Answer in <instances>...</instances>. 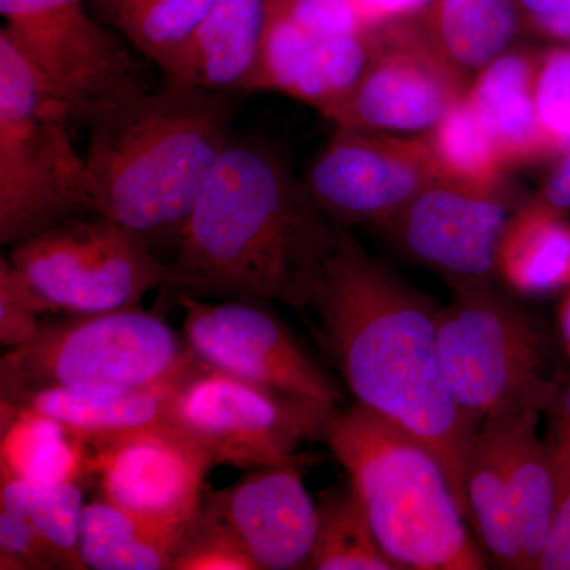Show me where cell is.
Here are the masks:
<instances>
[{
	"mask_svg": "<svg viewBox=\"0 0 570 570\" xmlns=\"http://www.w3.org/2000/svg\"><path fill=\"white\" fill-rule=\"evenodd\" d=\"M266 9L294 22L317 39L354 36L370 31L363 24L355 0H265Z\"/></svg>",
	"mask_w": 570,
	"mask_h": 570,
	"instance_id": "836d02e7",
	"label": "cell"
},
{
	"mask_svg": "<svg viewBox=\"0 0 570 570\" xmlns=\"http://www.w3.org/2000/svg\"><path fill=\"white\" fill-rule=\"evenodd\" d=\"M92 450L58 420L18 404L2 423V478L56 485L81 482L91 474Z\"/></svg>",
	"mask_w": 570,
	"mask_h": 570,
	"instance_id": "d4e9b609",
	"label": "cell"
},
{
	"mask_svg": "<svg viewBox=\"0 0 570 570\" xmlns=\"http://www.w3.org/2000/svg\"><path fill=\"white\" fill-rule=\"evenodd\" d=\"M426 138L441 181L478 193L502 194L508 165L464 97Z\"/></svg>",
	"mask_w": 570,
	"mask_h": 570,
	"instance_id": "f1b7e54d",
	"label": "cell"
},
{
	"mask_svg": "<svg viewBox=\"0 0 570 570\" xmlns=\"http://www.w3.org/2000/svg\"><path fill=\"white\" fill-rule=\"evenodd\" d=\"M265 0H219L165 61V82L246 92L261 52Z\"/></svg>",
	"mask_w": 570,
	"mask_h": 570,
	"instance_id": "e0dca14e",
	"label": "cell"
},
{
	"mask_svg": "<svg viewBox=\"0 0 570 570\" xmlns=\"http://www.w3.org/2000/svg\"><path fill=\"white\" fill-rule=\"evenodd\" d=\"M326 441L365 505L379 543L401 569H489L445 469L422 439L355 403L337 415Z\"/></svg>",
	"mask_w": 570,
	"mask_h": 570,
	"instance_id": "277c9868",
	"label": "cell"
},
{
	"mask_svg": "<svg viewBox=\"0 0 570 570\" xmlns=\"http://www.w3.org/2000/svg\"><path fill=\"white\" fill-rule=\"evenodd\" d=\"M336 404L262 387L205 365L168 396V422L208 453L214 466L309 463L296 453L328 436Z\"/></svg>",
	"mask_w": 570,
	"mask_h": 570,
	"instance_id": "ba28073f",
	"label": "cell"
},
{
	"mask_svg": "<svg viewBox=\"0 0 570 570\" xmlns=\"http://www.w3.org/2000/svg\"><path fill=\"white\" fill-rule=\"evenodd\" d=\"M498 275L512 291L546 296L570 285V220L532 198L510 216L498 253Z\"/></svg>",
	"mask_w": 570,
	"mask_h": 570,
	"instance_id": "7402d4cb",
	"label": "cell"
},
{
	"mask_svg": "<svg viewBox=\"0 0 570 570\" xmlns=\"http://www.w3.org/2000/svg\"><path fill=\"white\" fill-rule=\"evenodd\" d=\"M153 390L51 387L26 390L18 404L58 420L75 438L96 450L168 423V396Z\"/></svg>",
	"mask_w": 570,
	"mask_h": 570,
	"instance_id": "d6986e66",
	"label": "cell"
},
{
	"mask_svg": "<svg viewBox=\"0 0 570 570\" xmlns=\"http://www.w3.org/2000/svg\"><path fill=\"white\" fill-rule=\"evenodd\" d=\"M7 258L51 313L141 307L142 296L168 281V264L148 243L99 214L51 225L10 247Z\"/></svg>",
	"mask_w": 570,
	"mask_h": 570,
	"instance_id": "9c48e42d",
	"label": "cell"
},
{
	"mask_svg": "<svg viewBox=\"0 0 570 570\" xmlns=\"http://www.w3.org/2000/svg\"><path fill=\"white\" fill-rule=\"evenodd\" d=\"M539 202L550 206L554 212H570V149L558 157L553 170L547 176L546 183L540 187Z\"/></svg>",
	"mask_w": 570,
	"mask_h": 570,
	"instance_id": "ab89813d",
	"label": "cell"
},
{
	"mask_svg": "<svg viewBox=\"0 0 570 570\" xmlns=\"http://www.w3.org/2000/svg\"><path fill=\"white\" fill-rule=\"evenodd\" d=\"M171 570H258L208 490L183 532Z\"/></svg>",
	"mask_w": 570,
	"mask_h": 570,
	"instance_id": "4dcf8cb0",
	"label": "cell"
},
{
	"mask_svg": "<svg viewBox=\"0 0 570 570\" xmlns=\"http://www.w3.org/2000/svg\"><path fill=\"white\" fill-rule=\"evenodd\" d=\"M343 232L281 149L234 135L190 213L164 288L283 303L307 322Z\"/></svg>",
	"mask_w": 570,
	"mask_h": 570,
	"instance_id": "7a4b0ae2",
	"label": "cell"
},
{
	"mask_svg": "<svg viewBox=\"0 0 570 570\" xmlns=\"http://www.w3.org/2000/svg\"><path fill=\"white\" fill-rule=\"evenodd\" d=\"M303 179L340 227L381 228L439 176L426 135L401 138L336 127Z\"/></svg>",
	"mask_w": 570,
	"mask_h": 570,
	"instance_id": "4fadbf2b",
	"label": "cell"
},
{
	"mask_svg": "<svg viewBox=\"0 0 570 570\" xmlns=\"http://www.w3.org/2000/svg\"><path fill=\"white\" fill-rule=\"evenodd\" d=\"M302 464L257 468L234 485L209 491L258 570L307 569L317 532V504Z\"/></svg>",
	"mask_w": 570,
	"mask_h": 570,
	"instance_id": "2e32d148",
	"label": "cell"
},
{
	"mask_svg": "<svg viewBox=\"0 0 570 570\" xmlns=\"http://www.w3.org/2000/svg\"><path fill=\"white\" fill-rule=\"evenodd\" d=\"M51 313L50 306L41 299L10 264L9 258L0 261V341L13 348L28 343L39 328L43 314Z\"/></svg>",
	"mask_w": 570,
	"mask_h": 570,
	"instance_id": "d6a6232c",
	"label": "cell"
},
{
	"mask_svg": "<svg viewBox=\"0 0 570 570\" xmlns=\"http://www.w3.org/2000/svg\"><path fill=\"white\" fill-rule=\"evenodd\" d=\"M311 314L317 340L356 403L400 423L433 450L471 527L466 471L482 419L464 411L445 384L434 303L344 228Z\"/></svg>",
	"mask_w": 570,
	"mask_h": 570,
	"instance_id": "6da1fadb",
	"label": "cell"
},
{
	"mask_svg": "<svg viewBox=\"0 0 570 570\" xmlns=\"http://www.w3.org/2000/svg\"><path fill=\"white\" fill-rule=\"evenodd\" d=\"M2 33L47 88L88 124L100 112L151 91L141 62L86 2L6 20Z\"/></svg>",
	"mask_w": 570,
	"mask_h": 570,
	"instance_id": "30bf717a",
	"label": "cell"
},
{
	"mask_svg": "<svg viewBox=\"0 0 570 570\" xmlns=\"http://www.w3.org/2000/svg\"><path fill=\"white\" fill-rule=\"evenodd\" d=\"M540 415L542 412L534 407L508 409L509 482L524 570H539L560 504L553 461L546 442L538 436Z\"/></svg>",
	"mask_w": 570,
	"mask_h": 570,
	"instance_id": "44dd1931",
	"label": "cell"
},
{
	"mask_svg": "<svg viewBox=\"0 0 570 570\" xmlns=\"http://www.w3.org/2000/svg\"><path fill=\"white\" fill-rule=\"evenodd\" d=\"M70 108L0 32V243L97 214L96 187L69 132Z\"/></svg>",
	"mask_w": 570,
	"mask_h": 570,
	"instance_id": "5b68a950",
	"label": "cell"
},
{
	"mask_svg": "<svg viewBox=\"0 0 570 570\" xmlns=\"http://www.w3.org/2000/svg\"><path fill=\"white\" fill-rule=\"evenodd\" d=\"M547 415L549 426L543 442L554 463L570 448V385L561 390L560 396Z\"/></svg>",
	"mask_w": 570,
	"mask_h": 570,
	"instance_id": "f35d334b",
	"label": "cell"
},
{
	"mask_svg": "<svg viewBox=\"0 0 570 570\" xmlns=\"http://www.w3.org/2000/svg\"><path fill=\"white\" fill-rule=\"evenodd\" d=\"M510 216L504 193H478L438 179L381 228L404 253L456 284L498 275Z\"/></svg>",
	"mask_w": 570,
	"mask_h": 570,
	"instance_id": "5bb4252c",
	"label": "cell"
},
{
	"mask_svg": "<svg viewBox=\"0 0 570 570\" xmlns=\"http://www.w3.org/2000/svg\"><path fill=\"white\" fill-rule=\"evenodd\" d=\"M174 298L184 311V340L205 365L288 395L330 404L341 400L335 382L264 302Z\"/></svg>",
	"mask_w": 570,
	"mask_h": 570,
	"instance_id": "7c38bea8",
	"label": "cell"
},
{
	"mask_svg": "<svg viewBox=\"0 0 570 570\" xmlns=\"http://www.w3.org/2000/svg\"><path fill=\"white\" fill-rule=\"evenodd\" d=\"M0 508L13 510L31 528L52 569H86L80 553V482L40 483L2 478Z\"/></svg>",
	"mask_w": 570,
	"mask_h": 570,
	"instance_id": "484cf974",
	"label": "cell"
},
{
	"mask_svg": "<svg viewBox=\"0 0 570 570\" xmlns=\"http://www.w3.org/2000/svg\"><path fill=\"white\" fill-rule=\"evenodd\" d=\"M86 2V0H0V13L6 20L26 17V14L40 13L69 6V3Z\"/></svg>",
	"mask_w": 570,
	"mask_h": 570,
	"instance_id": "60d3db41",
	"label": "cell"
},
{
	"mask_svg": "<svg viewBox=\"0 0 570 570\" xmlns=\"http://www.w3.org/2000/svg\"><path fill=\"white\" fill-rule=\"evenodd\" d=\"M183 532L97 499L82 510L81 560L92 570L171 569Z\"/></svg>",
	"mask_w": 570,
	"mask_h": 570,
	"instance_id": "cb8c5ba5",
	"label": "cell"
},
{
	"mask_svg": "<svg viewBox=\"0 0 570 570\" xmlns=\"http://www.w3.org/2000/svg\"><path fill=\"white\" fill-rule=\"evenodd\" d=\"M538 52L505 51L475 75L464 96L509 170L558 157L535 108Z\"/></svg>",
	"mask_w": 570,
	"mask_h": 570,
	"instance_id": "ac0fdd59",
	"label": "cell"
},
{
	"mask_svg": "<svg viewBox=\"0 0 570 570\" xmlns=\"http://www.w3.org/2000/svg\"><path fill=\"white\" fill-rule=\"evenodd\" d=\"M560 330L566 352L570 358V285L566 288L564 298L560 305Z\"/></svg>",
	"mask_w": 570,
	"mask_h": 570,
	"instance_id": "7bdbcfd3",
	"label": "cell"
},
{
	"mask_svg": "<svg viewBox=\"0 0 570 570\" xmlns=\"http://www.w3.org/2000/svg\"><path fill=\"white\" fill-rule=\"evenodd\" d=\"M362 77L324 118L371 132H430L466 96L469 78L431 45L419 22L370 29Z\"/></svg>",
	"mask_w": 570,
	"mask_h": 570,
	"instance_id": "8fae6325",
	"label": "cell"
},
{
	"mask_svg": "<svg viewBox=\"0 0 570 570\" xmlns=\"http://www.w3.org/2000/svg\"><path fill=\"white\" fill-rule=\"evenodd\" d=\"M452 291L439 309L438 352L456 403L482 420L517 406L547 414L562 387L542 322L491 279L452 284Z\"/></svg>",
	"mask_w": 570,
	"mask_h": 570,
	"instance_id": "52a82bcc",
	"label": "cell"
},
{
	"mask_svg": "<svg viewBox=\"0 0 570 570\" xmlns=\"http://www.w3.org/2000/svg\"><path fill=\"white\" fill-rule=\"evenodd\" d=\"M214 468L200 445L170 422L92 450L105 499L134 515L186 530Z\"/></svg>",
	"mask_w": 570,
	"mask_h": 570,
	"instance_id": "9a60e30c",
	"label": "cell"
},
{
	"mask_svg": "<svg viewBox=\"0 0 570 570\" xmlns=\"http://www.w3.org/2000/svg\"><path fill=\"white\" fill-rule=\"evenodd\" d=\"M236 92L165 82L88 122L86 165L97 214L140 236L154 253L179 239L234 138Z\"/></svg>",
	"mask_w": 570,
	"mask_h": 570,
	"instance_id": "3957f363",
	"label": "cell"
},
{
	"mask_svg": "<svg viewBox=\"0 0 570 570\" xmlns=\"http://www.w3.org/2000/svg\"><path fill=\"white\" fill-rule=\"evenodd\" d=\"M202 366L163 317L141 307L41 318L2 360V406L26 390L111 387L171 393Z\"/></svg>",
	"mask_w": 570,
	"mask_h": 570,
	"instance_id": "8992f818",
	"label": "cell"
},
{
	"mask_svg": "<svg viewBox=\"0 0 570 570\" xmlns=\"http://www.w3.org/2000/svg\"><path fill=\"white\" fill-rule=\"evenodd\" d=\"M539 570H570V491L560 499Z\"/></svg>",
	"mask_w": 570,
	"mask_h": 570,
	"instance_id": "74e56055",
	"label": "cell"
},
{
	"mask_svg": "<svg viewBox=\"0 0 570 570\" xmlns=\"http://www.w3.org/2000/svg\"><path fill=\"white\" fill-rule=\"evenodd\" d=\"M534 99L540 126L561 157L570 149V45L538 52Z\"/></svg>",
	"mask_w": 570,
	"mask_h": 570,
	"instance_id": "1f68e13d",
	"label": "cell"
},
{
	"mask_svg": "<svg viewBox=\"0 0 570 570\" xmlns=\"http://www.w3.org/2000/svg\"><path fill=\"white\" fill-rule=\"evenodd\" d=\"M434 0H355L366 29L390 22L417 20Z\"/></svg>",
	"mask_w": 570,
	"mask_h": 570,
	"instance_id": "8d00e7d4",
	"label": "cell"
},
{
	"mask_svg": "<svg viewBox=\"0 0 570 570\" xmlns=\"http://www.w3.org/2000/svg\"><path fill=\"white\" fill-rule=\"evenodd\" d=\"M521 26L540 39L570 45V0H517Z\"/></svg>",
	"mask_w": 570,
	"mask_h": 570,
	"instance_id": "d590c367",
	"label": "cell"
},
{
	"mask_svg": "<svg viewBox=\"0 0 570 570\" xmlns=\"http://www.w3.org/2000/svg\"><path fill=\"white\" fill-rule=\"evenodd\" d=\"M415 21L431 45L468 78L509 51L523 29L517 0H434Z\"/></svg>",
	"mask_w": 570,
	"mask_h": 570,
	"instance_id": "603a6c76",
	"label": "cell"
},
{
	"mask_svg": "<svg viewBox=\"0 0 570 570\" xmlns=\"http://www.w3.org/2000/svg\"><path fill=\"white\" fill-rule=\"evenodd\" d=\"M219 0H86L89 11L160 67Z\"/></svg>",
	"mask_w": 570,
	"mask_h": 570,
	"instance_id": "4316f807",
	"label": "cell"
},
{
	"mask_svg": "<svg viewBox=\"0 0 570 570\" xmlns=\"http://www.w3.org/2000/svg\"><path fill=\"white\" fill-rule=\"evenodd\" d=\"M370 52L371 31L317 40L283 94L316 108L324 116L354 88Z\"/></svg>",
	"mask_w": 570,
	"mask_h": 570,
	"instance_id": "f546056e",
	"label": "cell"
},
{
	"mask_svg": "<svg viewBox=\"0 0 570 570\" xmlns=\"http://www.w3.org/2000/svg\"><path fill=\"white\" fill-rule=\"evenodd\" d=\"M466 494L471 528L490 564L524 570L508 468V409L480 423L469 456Z\"/></svg>",
	"mask_w": 570,
	"mask_h": 570,
	"instance_id": "ffe728a7",
	"label": "cell"
},
{
	"mask_svg": "<svg viewBox=\"0 0 570 570\" xmlns=\"http://www.w3.org/2000/svg\"><path fill=\"white\" fill-rule=\"evenodd\" d=\"M0 569H52L31 528L7 508H0Z\"/></svg>",
	"mask_w": 570,
	"mask_h": 570,
	"instance_id": "e575fe53",
	"label": "cell"
},
{
	"mask_svg": "<svg viewBox=\"0 0 570 570\" xmlns=\"http://www.w3.org/2000/svg\"><path fill=\"white\" fill-rule=\"evenodd\" d=\"M317 532L307 569L403 570L385 553L354 487L321 493Z\"/></svg>",
	"mask_w": 570,
	"mask_h": 570,
	"instance_id": "83f0119b",
	"label": "cell"
},
{
	"mask_svg": "<svg viewBox=\"0 0 570 570\" xmlns=\"http://www.w3.org/2000/svg\"><path fill=\"white\" fill-rule=\"evenodd\" d=\"M554 472H557L558 494L560 499L570 491V448L554 461Z\"/></svg>",
	"mask_w": 570,
	"mask_h": 570,
	"instance_id": "b9f144b4",
	"label": "cell"
}]
</instances>
